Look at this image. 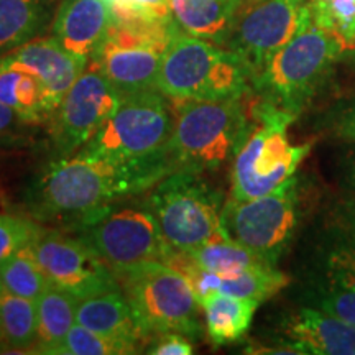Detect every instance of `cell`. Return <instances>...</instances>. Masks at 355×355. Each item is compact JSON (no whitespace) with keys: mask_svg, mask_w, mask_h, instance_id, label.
I'll return each instance as SVG.
<instances>
[{"mask_svg":"<svg viewBox=\"0 0 355 355\" xmlns=\"http://www.w3.org/2000/svg\"><path fill=\"white\" fill-rule=\"evenodd\" d=\"M248 84L250 73L232 51L178 26L162 58L158 91L163 96L171 101L243 97Z\"/></svg>","mask_w":355,"mask_h":355,"instance_id":"3","label":"cell"},{"mask_svg":"<svg viewBox=\"0 0 355 355\" xmlns=\"http://www.w3.org/2000/svg\"><path fill=\"white\" fill-rule=\"evenodd\" d=\"M32 247L48 282L76 300L121 288L112 270L78 235L42 227Z\"/></svg>","mask_w":355,"mask_h":355,"instance_id":"12","label":"cell"},{"mask_svg":"<svg viewBox=\"0 0 355 355\" xmlns=\"http://www.w3.org/2000/svg\"><path fill=\"white\" fill-rule=\"evenodd\" d=\"M243 0H171L175 21L191 37L222 44Z\"/></svg>","mask_w":355,"mask_h":355,"instance_id":"21","label":"cell"},{"mask_svg":"<svg viewBox=\"0 0 355 355\" xmlns=\"http://www.w3.org/2000/svg\"><path fill=\"white\" fill-rule=\"evenodd\" d=\"M175 115L159 91L123 97L112 117L79 152L114 163L150 158L165 148Z\"/></svg>","mask_w":355,"mask_h":355,"instance_id":"9","label":"cell"},{"mask_svg":"<svg viewBox=\"0 0 355 355\" xmlns=\"http://www.w3.org/2000/svg\"><path fill=\"white\" fill-rule=\"evenodd\" d=\"M87 64L89 60L73 55L55 37H37L0 58V68L25 71L42 83L53 112Z\"/></svg>","mask_w":355,"mask_h":355,"instance_id":"14","label":"cell"},{"mask_svg":"<svg viewBox=\"0 0 355 355\" xmlns=\"http://www.w3.org/2000/svg\"><path fill=\"white\" fill-rule=\"evenodd\" d=\"M171 175L165 148L132 163H114L78 152L58 158L28 191L35 220L60 222L73 227L105 204L152 189Z\"/></svg>","mask_w":355,"mask_h":355,"instance_id":"1","label":"cell"},{"mask_svg":"<svg viewBox=\"0 0 355 355\" xmlns=\"http://www.w3.org/2000/svg\"><path fill=\"white\" fill-rule=\"evenodd\" d=\"M76 322L99 334L135 344L139 349L152 339L137 321L121 288L78 300Z\"/></svg>","mask_w":355,"mask_h":355,"instance_id":"19","label":"cell"},{"mask_svg":"<svg viewBox=\"0 0 355 355\" xmlns=\"http://www.w3.org/2000/svg\"><path fill=\"white\" fill-rule=\"evenodd\" d=\"M193 344L189 337L170 332V334L157 336V343L150 347L148 354L153 355H191L193 354Z\"/></svg>","mask_w":355,"mask_h":355,"instance_id":"31","label":"cell"},{"mask_svg":"<svg viewBox=\"0 0 355 355\" xmlns=\"http://www.w3.org/2000/svg\"><path fill=\"white\" fill-rule=\"evenodd\" d=\"M112 21L107 0H60L51 32L66 50L91 60L104 43Z\"/></svg>","mask_w":355,"mask_h":355,"instance_id":"17","label":"cell"},{"mask_svg":"<svg viewBox=\"0 0 355 355\" xmlns=\"http://www.w3.org/2000/svg\"><path fill=\"white\" fill-rule=\"evenodd\" d=\"M42 227L26 217H17L0 212V265L28 245L37 237Z\"/></svg>","mask_w":355,"mask_h":355,"instance_id":"29","label":"cell"},{"mask_svg":"<svg viewBox=\"0 0 355 355\" xmlns=\"http://www.w3.org/2000/svg\"><path fill=\"white\" fill-rule=\"evenodd\" d=\"M148 202L168 245L191 252L227 239L222 198L201 180V173L175 171L152 188Z\"/></svg>","mask_w":355,"mask_h":355,"instance_id":"7","label":"cell"},{"mask_svg":"<svg viewBox=\"0 0 355 355\" xmlns=\"http://www.w3.org/2000/svg\"><path fill=\"white\" fill-rule=\"evenodd\" d=\"M309 6H321V3H326L329 2V0H308Z\"/></svg>","mask_w":355,"mask_h":355,"instance_id":"37","label":"cell"},{"mask_svg":"<svg viewBox=\"0 0 355 355\" xmlns=\"http://www.w3.org/2000/svg\"><path fill=\"white\" fill-rule=\"evenodd\" d=\"M3 343V337H2V327H0V344Z\"/></svg>","mask_w":355,"mask_h":355,"instance_id":"39","label":"cell"},{"mask_svg":"<svg viewBox=\"0 0 355 355\" xmlns=\"http://www.w3.org/2000/svg\"><path fill=\"white\" fill-rule=\"evenodd\" d=\"M243 97L176 102L173 132L165 145L171 171L217 170L245 140L248 119Z\"/></svg>","mask_w":355,"mask_h":355,"instance_id":"2","label":"cell"},{"mask_svg":"<svg viewBox=\"0 0 355 355\" xmlns=\"http://www.w3.org/2000/svg\"><path fill=\"white\" fill-rule=\"evenodd\" d=\"M139 350L135 344L99 334L76 322L56 349L55 355H125L137 354Z\"/></svg>","mask_w":355,"mask_h":355,"instance_id":"28","label":"cell"},{"mask_svg":"<svg viewBox=\"0 0 355 355\" xmlns=\"http://www.w3.org/2000/svg\"><path fill=\"white\" fill-rule=\"evenodd\" d=\"M354 51H355V46H354Z\"/></svg>","mask_w":355,"mask_h":355,"instance_id":"41","label":"cell"},{"mask_svg":"<svg viewBox=\"0 0 355 355\" xmlns=\"http://www.w3.org/2000/svg\"><path fill=\"white\" fill-rule=\"evenodd\" d=\"M255 2H261V0H243V3H255Z\"/></svg>","mask_w":355,"mask_h":355,"instance_id":"38","label":"cell"},{"mask_svg":"<svg viewBox=\"0 0 355 355\" xmlns=\"http://www.w3.org/2000/svg\"><path fill=\"white\" fill-rule=\"evenodd\" d=\"M2 291H3V286H2V283H0V295H2Z\"/></svg>","mask_w":355,"mask_h":355,"instance_id":"40","label":"cell"},{"mask_svg":"<svg viewBox=\"0 0 355 355\" xmlns=\"http://www.w3.org/2000/svg\"><path fill=\"white\" fill-rule=\"evenodd\" d=\"M78 300L68 291L50 285L37 300L38 337L35 352L55 355L76 321Z\"/></svg>","mask_w":355,"mask_h":355,"instance_id":"23","label":"cell"},{"mask_svg":"<svg viewBox=\"0 0 355 355\" xmlns=\"http://www.w3.org/2000/svg\"><path fill=\"white\" fill-rule=\"evenodd\" d=\"M344 181L349 188H352L355 191V155L350 157V159L345 163L344 168Z\"/></svg>","mask_w":355,"mask_h":355,"instance_id":"35","label":"cell"},{"mask_svg":"<svg viewBox=\"0 0 355 355\" xmlns=\"http://www.w3.org/2000/svg\"><path fill=\"white\" fill-rule=\"evenodd\" d=\"M347 44L339 35L309 24L270 58L252 79L260 99L298 115L326 81L332 64Z\"/></svg>","mask_w":355,"mask_h":355,"instance_id":"4","label":"cell"},{"mask_svg":"<svg viewBox=\"0 0 355 355\" xmlns=\"http://www.w3.org/2000/svg\"><path fill=\"white\" fill-rule=\"evenodd\" d=\"M137 321L150 337L178 332L199 337V301L191 283L163 261H146L117 275Z\"/></svg>","mask_w":355,"mask_h":355,"instance_id":"8","label":"cell"},{"mask_svg":"<svg viewBox=\"0 0 355 355\" xmlns=\"http://www.w3.org/2000/svg\"><path fill=\"white\" fill-rule=\"evenodd\" d=\"M257 127L250 128L234 157L232 199L248 201L273 193L295 176L311 152V144L293 145L286 128L296 115L260 99L254 109Z\"/></svg>","mask_w":355,"mask_h":355,"instance_id":"5","label":"cell"},{"mask_svg":"<svg viewBox=\"0 0 355 355\" xmlns=\"http://www.w3.org/2000/svg\"><path fill=\"white\" fill-rule=\"evenodd\" d=\"M123 199V198H122ZM117 277L146 261H163L170 245L148 198L105 204L71 227Z\"/></svg>","mask_w":355,"mask_h":355,"instance_id":"6","label":"cell"},{"mask_svg":"<svg viewBox=\"0 0 355 355\" xmlns=\"http://www.w3.org/2000/svg\"><path fill=\"white\" fill-rule=\"evenodd\" d=\"M283 327L293 354L355 355L354 327L318 308L295 311Z\"/></svg>","mask_w":355,"mask_h":355,"instance_id":"18","label":"cell"},{"mask_svg":"<svg viewBox=\"0 0 355 355\" xmlns=\"http://www.w3.org/2000/svg\"><path fill=\"white\" fill-rule=\"evenodd\" d=\"M17 123H26L19 117V114L13 112L10 107H7L6 104L0 102V135L13 130L17 127Z\"/></svg>","mask_w":355,"mask_h":355,"instance_id":"33","label":"cell"},{"mask_svg":"<svg viewBox=\"0 0 355 355\" xmlns=\"http://www.w3.org/2000/svg\"><path fill=\"white\" fill-rule=\"evenodd\" d=\"M334 130L339 139L355 144V102H352L347 109H344V112L337 117Z\"/></svg>","mask_w":355,"mask_h":355,"instance_id":"32","label":"cell"},{"mask_svg":"<svg viewBox=\"0 0 355 355\" xmlns=\"http://www.w3.org/2000/svg\"><path fill=\"white\" fill-rule=\"evenodd\" d=\"M349 44H350V50H354L355 46V24L352 28H350V35H349Z\"/></svg>","mask_w":355,"mask_h":355,"instance_id":"36","label":"cell"},{"mask_svg":"<svg viewBox=\"0 0 355 355\" xmlns=\"http://www.w3.org/2000/svg\"><path fill=\"white\" fill-rule=\"evenodd\" d=\"M188 255L202 272L216 273L222 278L234 277L252 266L268 263L250 248L243 247L230 237L206 243L196 250L188 252Z\"/></svg>","mask_w":355,"mask_h":355,"instance_id":"26","label":"cell"},{"mask_svg":"<svg viewBox=\"0 0 355 355\" xmlns=\"http://www.w3.org/2000/svg\"><path fill=\"white\" fill-rule=\"evenodd\" d=\"M300 191L296 176L265 196L224 204L222 220L229 237L277 265L298 227Z\"/></svg>","mask_w":355,"mask_h":355,"instance_id":"10","label":"cell"},{"mask_svg":"<svg viewBox=\"0 0 355 355\" xmlns=\"http://www.w3.org/2000/svg\"><path fill=\"white\" fill-rule=\"evenodd\" d=\"M314 303L355 329V241L344 232L321 259L314 279Z\"/></svg>","mask_w":355,"mask_h":355,"instance_id":"16","label":"cell"},{"mask_svg":"<svg viewBox=\"0 0 355 355\" xmlns=\"http://www.w3.org/2000/svg\"><path fill=\"white\" fill-rule=\"evenodd\" d=\"M121 92L97 69L84 71L51 115V137L58 157H73L112 117Z\"/></svg>","mask_w":355,"mask_h":355,"instance_id":"13","label":"cell"},{"mask_svg":"<svg viewBox=\"0 0 355 355\" xmlns=\"http://www.w3.org/2000/svg\"><path fill=\"white\" fill-rule=\"evenodd\" d=\"M163 53L135 43L105 37L104 43L89 60L123 97L146 91H158V76Z\"/></svg>","mask_w":355,"mask_h":355,"instance_id":"15","label":"cell"},{"mask_svg":"<svg viewBox=\"0 0 355 355\" xmlns=\"http://www.w3.org/2000/svg\"><path fill=\"white\" fill-rule=\"evenodd\" d=\"M260 301L214 291L201 303L206 329L214 345L239 343L247 334Z\"/></svg>","mask_w":355,"mask_h":355,"instance_id":"22","label":"cell"},{"mask_svg":"<svg viewBox=\"0 0 355 355\" xmlns=\"http://www.w3.org/2000/svg\"><path fill=\"white\" fill-rule=\"evenodd\" d=\"M0 283L12 295L33 301L51 285L35 257L32 242L0 265Z\"/></svg>","mask_w":355,"mask_h":355,"instance_id":"27","label":"cell"},{"mask_svg":"<svg viewBox=\"0 0 355 355\" xmlns=\"http://www.w3.org/2000/svg\"><path fill=\"white\" fill-rule=\"evenodd\" d=\"M0 327L3 344L17 352H28L37 345V301L21 298L3 290L0 295Z\"/></svg>","mask_w":355,"mask_h":355,"instance_id":"25","label":"cell"},{"mask_svg":"<svg viewBox=\"0 0 355 355\" xmlns=\"http://www.w3.org/2000/svg\"><path fill=\"white\" fill-rule=\"evenodd\" d=\"M313 24L308 0H261L243 3L220 46L232 51L254 79L268 60Z\"/></svg>","mask_w":355,"mask_h":355,"instance_id":"11","label":"cell"},{"mask_svg":"<svg viewBox=\"0 0 355 355\" xmlns=\"http://www.w3.org/2000/svg\"><path fill=\"white\" fill-rule=\"evenodd\" d=\"M0 102L26 123L42 122L53 115L42 83L25 71L0 68Z\"/></svg>","mask_w":355,"mask_h":355,"instance_id":"24","label":"cell"},{"mask_svg":"<svg viewBox=\"0 0 355 355\" xmlns=\"http://www.w3.org/2000/svg\"><path fill=\"white\" fill-rule=\"evenodd\" d=\"M115 21L175 20L171 0H107Z\"/></svg>","mask_w":355,"mask_h":355,"instance_id":"30","label":"cell"},{"mask_svg":"<svg viewBox=\"0 0 355 355\" xmlns=\"http://www.w3.org/2000/svg\"><path fill=\"white\" fill-rule=\"evenodd\" d=\"M60 0H0V58L51 26Z\"/></svg>","mask_w":355,"mask_h":355,"instance_id":"20","label":"cell"},{"mask_svg":"<svg viewBox=\"0 0 355 355\" xmlns=\"http://www.w3.org/2000/svg\"><path fill=\"white\" fill-rule=\"evenodd\" d=\"M344 234L355 241V201H349L343 211Z\"/></svg>","mask_w":355,"mask_h":355,"instance_id":"34","label":"cell"}]
</instances>
